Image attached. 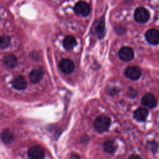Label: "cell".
<instances>
[{"mask_svg":"<svg viewBox=\"0 0 159 159\" xmlns=\"http://www.w3.org/2000/svg\"><path fill=\"white\" fill-rule=\"evenodd\" d=\"M111 124V120L109 117L104 116L98 117L94 122L95 129L99 132L106 131Z\"/></svg>","mask_w":159,"mask_h":159,"instance_id":"cell-1","label":"cell"},{"mask_svg":"<svg viewBox=\"0 0 159 159\" xmlns=\"http://www.w3.org/2000/svg\"><path fill=\"white\" fill-rule=\"evenodd\" d=\"M150 17L148 11L143 7L136 9L134 12V19L139 23H145L147 22Z\"/></svg>","mask_w":159,"mask_h":159,"instance_id":"cell-2","label":"cell"},{"mask_svg":"<svg viewBox=\"0 0 159 159\" xmlns=\"http://www.w3.org/2000/svg\"><path fill=\"white\" fill-rule=\"evenodd\" d=\"M28 156L32 159H42L45 157V152L41 147L35 145L29 149Z\"/></svg>","mask_w":159,"mask_h":159,"instance_id":"cell-3","label":"cell"},{"mask_svg":"<svg viewBox=\"0 0 159 159\" xmlns=\"http://www.w3.org/2000/svg\"><path fill=\"white\" fill-rule=\"evenodd\" d=\"M74 11L77 14L86 16L89 14L91 9L89 4L86 2L80 1L75 6Z\"/></svg>","mask_w":159,"mask_h":159,"instance_id":"cell-4","label":"cell"},{"mask_svg":"<svg viewBox=\"0 0 159 159\" xmlns=\"http://www.w3.org/2000/svg\"><path fill=\"white\" fill-rule=\"evenodd\" d=\"M134 56L132 48L129 47H124L119 52V57L124 61H129L133 59Z\"/></svg>","mask_w":159,"mask_h":159,"instance_id":"cell-5","label":"cell"},{"mask_svg":"<svg viewBox=\"0 0 159 159\" xmlns=\"http://www.w3.org/2000/svg\"><path fill=\"white\" fill-rule=\"evenodd\" d=\"M125 76L132 80H138L141 75V70L137 66H132L126 68L125 71Z\"/></svg>","mask_w":159,"mask_h":159,"instance_id":"cell-6","label":"cell"},{"mask_svg":"<svg viewBox=\"0 0 159 159\" xmlns=\"http://www.w3.org/2000/svg\"><path fill=\"white\" fill-rule=\"evenodd\" d=\"M147 40L152 45L159 43V31L157 29H151L147 31L145 34Z\"/></svg>","mask_w":159,"mask_h":159,"instance_id":"cell-7","label":"cell"},{"mask_svg":"<svg viewBox=\"0 0 159 159\" xmlns=\"http://www.w3.org/2000/svg\"><path fill=\"white\" fill-rule=\"evenodd\" d=\"M61 70L65 73H70L74 70L75 65L73 62L68 58L62 59L59 64Z\"/></svg>","mask_w":159,"mask_h":159,"instance_id":"cell-8","label":"cell"},{"mask_svg":"<svg viewBox=\"0 0 159 159\" xmlns=\"http://www.w3.org/2000/svg\"><path fill=\"white\" fill-rule=\"evenodd\" d=\"M141 102L145 106L148 108H153L157 105V100L155 96L151 93H147L141 99Z\"/></svg>","mask_w":159,"mask_h":159,"instance_id":"cell-9","label":"cell"},{"mask_svg":"<svg viewBox=\"0 0 159 159\" xmlns=\"http://www.w3.org/2000/svg\"><path fill=\"white\" fill-rule=\"evenodd\" d=\"M12 86L17 90H23L27 87V82L22 76H17L15 77L12 82Z\"/></svg>","mask_w":159,"mask_h":159,"instance_id":"cell-10","label":"cell"},{"mask_svg":"<svg viewBox=\"0 0 159 159\" xmlns=\"http://www.w3.org/2000/svg\"><path fill=\"white\" fill-rule=\"evenodd\" d=\"M3 62L6 67L12 68L16 66L17 63V59L14 54H9L4 57Z\"/></svg>","mask_w":159,"mask_h":159,"instance_id":"cell-11","label":"cell"},{"mask_svg":"<svg viewBox=\"0 0 159 159\" xmlns=\"http://www.w3.org/2000/svg\"><path fill=\"white\" fill-rule=\"evenodd\" d=\"M148 115V111L145 108H142V107H139L134 112V117L138 121L145 120Z\"/></svg>","mask_w":159,"mask_h":159,"instance_id":"cell-12","label":"cell"},{"mask_svg":"<svg viewBox=\"0 0 159 159\" xmlns=\"http://www.w3.org/2000/svg\"><path fill=\"white\" fill-rule=\"evenodd\" d=\"M43 72L42 70H39V69H35L32 70L30 75H29V78L30 81L34 83H37L39 82L43 78Z\"/></svg>","mask_w":159,"mask_h":159,"instance_id":"cell-13","label":"cell"},{"mask_svg":"<svg viewBox=\"0 0 159 159\" xmlns=\"http://www.w3.org/2000/svg\"><path fill=\"white\" fill-rule=\"evenodd\" d=\"M0 138L2 141L7 144L11 143L14 140L13 134L8 129H5L0 134Z\"/></svg>","mask_w":159,"mask_h":159,"instance_id":"cell-14","label":"cell"},{"mask_svg":"<svg viewBox=\"0 0 159 159\" xmlns=\"http://www.w3.org/2000/svg\"><path fill=\"white\" fill-rule=\"evenodd\" d=\"M76 45L75 38L71 35L66 36L63 41V45L66 50H71L74 48Z\"/></svg>","mask_w":159,"mask_h":159,"instance_id":"cell-15","label":"cell"},{"mask_svg":"<svg viewBox=\"0 0 159 159\" xmlns=\"http://www.w3.org/2000/svg\"><path fill=\"white\" fill-rule=\"evenodd\" d=\"M104 150L109 153H114L116 150V145L112 140H107L104 143Z\"/></svg>","mask_w":159,"mask_h":159,"instance_id":"cell-16","label":"cell"},{"mask_svg":"<svg viewBox=\"0 0 159 159\" xmlns=\"http://www.w3.org/2000/svg\"><path fill=\"white\" fill-rule=\"evenodd\" d=\"M98 37L99 39H102L105 34V22L104 18H101L99 20L98 25L96 29Z\"/></svg>","mask_w":159,"mask_h":159,"instance_id":"cell-17","label":"cell"},{"mask_svg":"<svg viewBox=\"0 0 159 159\" xmlns=\"http://www.w3.org/2000/svg\"><path fill=\"white\" fill-rule=\"evenodd\" d=\"M11 43V39L6 35L0 36V48H7Z\"/></svg>","mask_w":159,"mask_h":159,"instance_id":"cell-18","label":"cell"},{"mask_svg":"<svg viewBox=\"0 0 159 159\" xmlns=\"http://www.w3.org/2000/svg\"><path fill=\"white\" fill-rule=\"evenodd\" d=\"M71 158H80V157H79V156H78L77 155H73V156H71Z\"/></svg>","mask_w":159,"mask_h":159,"instance_id":"cell-19","label":"cell"},{"mask_svg":"<svg viewBox=\"0 0 159 159\" xmlns=\"http://www.w3.org/2000/svg\"><path fill=\"white\" fill-rule=\"evenodd\" d=\"M136 157H137V158H140L139 156H137V155H136V156H134V155H132V156H130L129 158H136Z\"/></svg>","mask_w":159,"mask_h":159,"instance_id":"cell-20","label":"cell"}]
</instances>
